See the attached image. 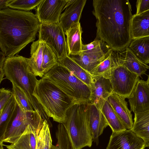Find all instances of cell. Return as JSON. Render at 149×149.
I'll return each mask as SVG.
<instances>
[{"label": "cell", "instance_id": "1", "mask_svg": "<svg viewBox=\"0 0 149 149\" xmlns=\"http://www.w3.org/2000/svg\"><path fill=\"white\" fill-rule=\"evenodd\" d=\"M93 14L97 22V37L113 51L121 52L132 40L133 15L128 0H93Z\"/></svg>", "mask_w": 149, "mask_h": 149}, {"label": "cell", "instance_id": "2", "mask_svg": "<svg viewBox=\"0 0 149 149\" xmlns=\"http://www.w3.org/2000/svg\"><path fill=\"white\" fill-rule=\"evenodd\" d=\"M40 22L36 14L9 8L0 10V47L7 57L15 56L36 39Z\"/></svg>", "mask_w": 149, "mask_h": 149}, {"label": "cell", "instance_id": "3", "mask_svg": "<svg viewBox=\"0 0 149 149\" xmlns=\"http://www.w3.org/2000/svg\"><path fill=\"white\" fill-rule=\"evenodd\" d=\"M29 58L18 55L6 57L3 69L5 79L9 80L24 93L34 110L39 113L50 125L52 124L42 107L33 96L38 80L31 70Z\"/></svg>", "mask_w": 149, "mask_h": 149}, {"label": "cell", "instance_id": "4", "mask_svg": "<svg viewBox=\"0 0 149 149\" xmlns=\"http://www.w3.org/2000/svg\"><path fill=\"white\" fill-rule=\"evenodd\" d=\"M33 96L47 116L59 123L65 120L66 113L75 102L47 79L38 80Z\"/></svg>", "mask_w": 149, "mask_h": 149}, {"label": "cell", "instance_id": "5", "mask_svg": "<svg viewBox=\"0 0 149 149\" xmlns=\"http://www.w3.org/2000/svg\"><path fill=\"white\" fill-rule=\"evenodd\" d=\"M87 103H76L68 110L63 123L74 149L91 147L93 141L90 127Z\"/></svg>", "mask_w": 149, "mask_h": 149}, {"label": "cell", "instance_id": "6", "mask_svg": "<svg viewBox=\"0 0 149 149\" xmlns=\"http://www.w3.org/2000/svg\"><path fill=\"white\" fill-rule=\"evenodd\" d=\"M55 84L76 103H89L91 88L58 62L42 77Z\"/></svg>", "mask_w": 149, "mask_h": 149}, {"label": "cell", "instance_id": "7", "mask_svg": "<svg viewBox=\"0 0 149 149\" xmlns=\"http://www.w3.org/2000/svg\"><path fill=\"white\" fill-rule=\"evenodd\" d=\"M30 54L28 62L31 70L36 76L41 78L58 62L50 47L39 40L32 44Z\"/></svg>", "mask_w": 149, "mask_h": 149}, {"label": "cell", "instance_id": "8", "mask_svg": "<svg viewBox=\"0 0 149 149\" xmlns=\"http://www.w3.org/2000/svg\"><path fill=\"white\" fill-rule=\"evenodd\" d=\"M38 32V40L50 47L58 61L68 55L65 35L60 22L40 23Z\"/></svg>", "mask_w": 149, "mask_h": 149}, {"label": "cell", "instance_id": "9", "mask_svg": "<svg viewBox=\"0 0 149 149\" xmlns=\"http://www.w3.org/2000/svg\"><path fill=\"white\" fill-rule=\"evenodd\" d=\"M113 92L125 99L130 96L139 77L124 65L116 67L109 78Z\"/></svg>", "mask_w": 149, "mask_h": 149}, {"label": "cell", "instance_id": "10", "mask_svg": "<svg viewBox=\"0 0 149 149\" xmlns=\"http://www.w3.org/2000/svg\"><path fill=\"white\" fill-rule=\"evenodd\" d=\"M17 104L16 116L0 141L13 143L22 134L29 125L44 120L37 111L24 112L20 105Z\"/></svg>", "mask_w": 149, "mask_h": 149}, {"label": "cell", "instance_id": "11", "mask_svg": "<svg viewBox=\"0 0 149 149\" xmlns=\"http://www.w3.org/2000/svg\"><path fill=\"white\" fill-rule=\"evenodd\" d=\"M68 0H42L37 6L36 15L40 23L60 22L61 12Z\"/></svg>", "mask_w": 149, "mask_h": 149}, {"label": "cell", "instance_id": "12", "mask_svg": "<svg viewBox=\"0 0 149 149\" xmlns=\"http://www.w3.org/2000/svg\"><path fill=\"white\" fill-rule=\"evenodd\" d=\"M146 143L131 130L112 132L106 149H145Z\"/></svg>", "mask_w": 149, "mask_h": 149}, {"label": "cell", "instance_id": "13", "mask_svg": "<svg viewBox=\"0 0 149 149\" xmlns=\"http://www.w3.org/2000/svg\"><path fill=\"white\" fill-rule=\"evenodd\" d=\"M44 120L29 125L22 134L10 145L8 149H36V140Z\"/></svg>", "mask_w": 149, "mask_h": 149}, {"label": "cell", "instance_id": "14", "mask_svg": "<svg viewBox=\"0 0 149 149\" xmlns=\"http://www.w3.org/2000/svg\"><path fill=\"white\" fill-rule=\"evenodd\" d=\"M113 54L116 66L124 65L140 77L149 68V66L138 58L128 47L123 52L113 51Z\"/></svg>", "mask_w": 149, "mask_h": 149}, {"label": "cell", "instance_id": "15", "mask_svg": "<svg viewBox=\"0 0 149 149\" xmlns=\"http://www.w3.org/2000/svg\"><path fill=\"white\" fill-rule=\"evenodd\" d=\"M128 99L131 111L134 113L149 110V87L146 81L139 79Z\"/></svg>", "mask_w": 149, "mask_h": 149}, {"label": "cell", "instance_id": "16", "mask_svg": "<svg viewBox=\"0 0 149 149\" xmlns=\"http://www.w3.org/2000/svg\"><path fill=\"white\" fill-rule=\"evenodd\" d=\"M66 9L61 14L60 23L65 32L79 23L86 0H68Z\"/></svg>", "mask_w": 149, "mask_h": 149}, {"label": "cell", "instance_id": "17", "mask_svg": "<svg viewBox=\"0 0 149 149\" xmlns=\"http://www.w3.org/2000/svg\"><path fill=\"white\" fill-rule=\"evenodd\" d=\"M91 100L89 103L101 108L113 91L110 79L102 76H92Z\"/></svg>", "mask_w": 149, "mask_h": 149}, {"label": "cell", "instance_id": "18", "mask_svg": "<svg viewBox=\"0 0 149 149\" xmlns=\"http://www.w3.org/2000/svg\"><path fill=\"white\" fill-rule=\"evenodd\" d=\"M87 109L93 140L97 145L99 143V137L109 125L100 108L94 104L88 103Z\"/></svg>", "mask_w": 149, "mask_h": 149}, {"label": "cell", "instance_id": "19", "mask_svg": "<svg viewBox=\"0 0 149 149\" xmlns=\"http://www.w3.org/2000/svg\"><path fill=\"white\" fill-rule=\"evenodd\" d=\"M107 101L111 104L127 130H131L134 122L131 111L124 98L112 92Z\"/></svg>", "mask_w": 149, "mask_h": 149}, {"label": "cell", "instance_id": "20", "mask_svg": "<svg viewBox=\"0 0 149 149\" xmlns=\"http://www.w3.org/2000/svg\"><path fill=\"white\" fill-rule=\"evenodd\" d=\"M108 50L94 54H86L81 52L78 55L69 56L92 75L97 68L105 58Z\"/></svg>", "mask_w": 149, "mask_h": 149}, {"label": "cell", "instance_id": "21", "mask_svg": "<svg viewBox=\"0 0 149 149\" xmlns=\"http://www.w3.org/2000/svg\"><path fill=\"white\" fill-rule=\"evenodd\" d=\"M132 39L149 36V10L133 15L131 24Z\"/></svg>", "mask_w": 149, "mask_h": 149}, {"label": "cell", "instance_id": "22", "mask_svg": "<svg viewBox=\"0 0 149 149\" xmlns=\"http://www.w3.org/2000/svg\"><path fill=\"white\" fill-rule=\"evenodd\" d=\"M82 33L80 23L68 29L65 32L68 55H75L81 52V34Z\"/></svg>", "mask_w": 149, "mask_h": 149}, {"label": "cell", "instance_id": "23", "mask_svg": "<svg viewBox=\"0 0 149 149\" xmlns=\"http://www.w3.org/2000/svg\"><path fill=\"white\" fill-rule=\"evenodd\" d=\"M17 111V104L13 95L0 113V140L3 138L15 117Z\"/></svg>", "mask_w": 149, "mask_h": 149}, {"label": "cell", "instance_id": "24", "mask_svg": "<svg viewBox=\"0 0 149 149\" xmlns=\"http://www.w3.org/2000/svg\"><path fill=\"white\" fill-rule=\"evenodd\" d=\"M131 130L144 141L146 147H149V110L134 113L133 125Z\"/></svg>", "mask_w": 149, "mask_h": 149}, {"label": "cell", "instance_id": "25", "mask_svg": "<svg viewBox=\"0 0 149 149\" xmlns=\"http://www.w3.org/2000/svg\"><path fill=\"white\" fill-rule=\"evenodd\" d=\"M74 75L91 88L92 86V76L81 68L71 57L67 55L58 61Z\"/></svg>", "mask_w": 149, "mask_h": 149}, {"label": "cell", "instance_id": "26", "mask_svg": "<svg viewBox=\"0 0 149 149\" xmlns=\"http://www.w3.org/2000/svg\"><path fill=\"white\" fill-rule=\"evenodd\" d=\"M128 47L144 63H149V36L132 39Z\"/></svg>", "mask_w": 149, "mask_h": 149}, {"label": "cell", "instance_id": "27", "mask_svg": "<svg viewBox=\"0 0 149 149\" xmlns=\"http://www.w3.org/2000/svg\"><path fill=\"white\" fill-rule=\"evenodd\" d=\"M101 109L112 132H118L127 130L107 100L104 102Z\"/></svg>", "mask_w": 149, "mask_h": 149}, {"label": "cell", "instance_id": "28", "mask_svg": "<svg viewBox=\"0 0 149 149\" xmlns=\"http://www.w3.org/2000/svg\"><path fill=\"white\" fill-rule=\"evenodd\" d=\"M116 66L113 51L109 49L105 58L97 68L92 76H102L109 79L112 71Z\"/></svg>", "mask_w": 149, "mask_h": 149}, {"label": "cell", "instance_id": "29", "mask_svg": "<svg viewBox=\"0 0 149 149\" xmlns=\"http://www.w3.org/2000/svg\"><path fill=\"white\" fill-rule=\"evenodd\" d=\"M56 135L57 143L56 145H52L50 149H74L63 124L58 125Z\"/></svg>", "mask_w": 149, "mask_h": 149}, {"label": "cell", "instance_id": "30", "mask_svg": "<svg viewBox=\"0 0 149 149\" xmlns=\"http://www.w3.org/2000/svg\"><path fill=\"white\" fill-rule=\"evenodd\" d=\"M52 145L50 127L45 120L37 139L36 149H50Z\"/></svg>", "mask_w": 149, "mask_h": 149}, {"label": "cell", "instance_id": "31", "mask_svg": "<svg viewBox=\"0 0 149 149\" xmlns=\"http://www.w3.org/2000/svg\"><path fill=\"white\" fill-rule=\"evenodd\" d=\"M13 85L12 91L17 103L24 112L35 111L30 102L24 92L16 86Z\"/></svg>", "mask_w": 149, "mask_h": 149}, {"label": "cell", "instance_id": "32", "mask_svg": "<svg viewBox=\"0 0 149 149\" xmlns=\"http://www.w3.org/2000/svg\"><path fill=\"white\" fill-rule=\"evenodd\" d=\"M42 0H13L8 6L19 10L29 11L38 6Z\"/></svg>", "mask_w": 149, "mask_h": 149}, {"label": "cell", "instance_id": "33", "mask_svg": "<svg viewBox=\"0 0 149 149\" xmlns=\"http://www.w3.org/2000/svg\"><path fill=\"white\" fill-rule=\"evenodd\" d=\"M102 42L97 39L88 44H82L81 52L86 54H94L104 52L105 51H104L102 48Z\"/></svg>", "mask_w": 149, "mask_h": 149}, {"label": "cell", "instance_id": "34", "mask_svg": "<svg viewBox=\"0 0 149 149\" xmlns=\"http://www.w3.org/2000/svg\"><path fill=\"white\" fill-rule=\"evenodd\" d=\"M13 95V91L2 88L0 89V113Z\"/></svg>", "mask_w": 149, "mask_h": 149}, {"label": "cell", "instance_id": "35", "mask_svg": "<svg viewBox=\"0 0 149 149\" xmlns=\"http://www.w3.org/2000/svg\"><path fill=\"white\" fill-rule=\"evenodd\" d=\"M136 11L138 14L149 10V0H138L136 2Z\"/></svg>", "mask_w": 149, "mask_h": 149}, {"label": "cell", "instance_id": "36", "mask_svg": "<svg viewBox=\"0 0 149 149\" xmlns=\"http://www.w3.org/2000/svg\"><path fill=\"white\" fill-rule=\"evenodd\" d=\"M4 53L1 51L0 53V83L3 79L5 76L3 69V65L6 58Z\"/></svg>", "mask_w": 149, "mask_h": 149}, {"label": "cell", "instance_id": "37", "mask_svg": "<svg viewBox=\"0 0 149 149\" xmlns=\"http://www.w3.org/2000/svg\"><path fill=\"white\" fill-rule=\"evenodd\" d=\"M13 0H0V10L8 8V4Z\"/></svg>", "mask_w": 149, "mask_h": 149}, {"label": "cell", "instance_id": "38", "mask_svg": "<svg viewBox=\"0 0 149 149\" xmlns=\"http://www.w3.org/2000/svg\"><path fill=\"white\" fill-rule=\"evenodd\" d=\"M4 144L3 142L1 141H0V149H4L3 146Z\"/></svg>", "mask_w": 149, "mask_h": 149}, {"label": "cell", "instance_id": "39", "mask_svg": "<svg viewBox=\"0 0 149 149\" xmlns=\"http://www.w3.org/2000/svg\"><path fill=\"white\" fill-rule=\"evenodd\" d=\"M148 78L147 80L146 81V83L149 87V74L148 75Z\"/></svg>", "mask_w": 149, "mask_h": 149}]
</instances>
